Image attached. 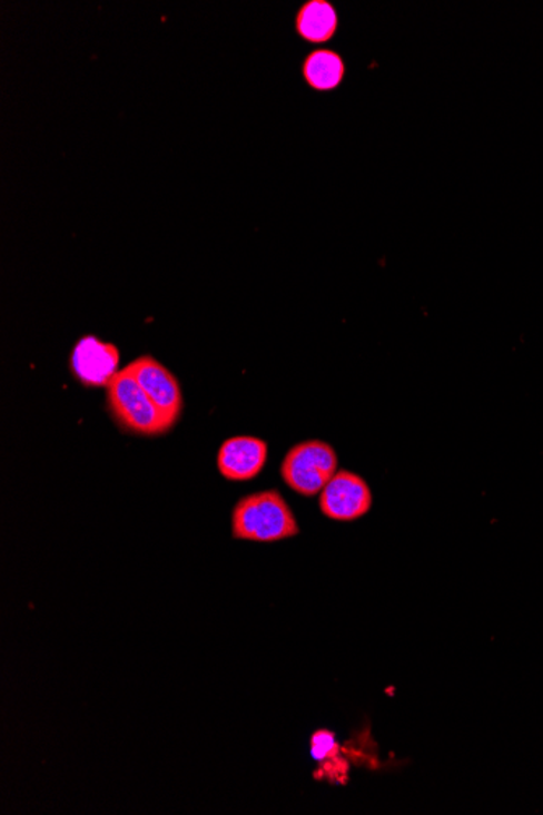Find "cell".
<instances>
[{
  "label": "cell",
  "mask_w": 543,
  "mask_h": 815,
  "mask_svg": "<svg viewBox=\"0 0 543 815\" xmlns=\"http://www.w3.org/2000/svg\"><path fill=\"white\" fill-rule=\"evenodd\" d=\"M231 526L236 539L253 542L284 541L299 532L292 508L277 490L239 500L233 510Z\"/></svg>",
  "instance_id": "1"
},
{
  "label": "cell",
  "mask_w": 543,
  "mask_h": 815,
  "mask_svg": "<svg viewBox=\"0 0 543 815\" xmlns=\"http://www.w3.org/2000/svg\"><path fill=\"white\" fill-rule=\"evenodd\" d=\"M106 390L109 414L125 432L160 436L171 430L127 366L112 377Z\"/></svg>",
  "instance_id": "2"
},
{
  "label": "cell",
  "mask_w": 543,
  "mask_h": 815,
  "mask_svg": "<svg viewBox=\"0 0 543 815\" xmlns=\"http://www.w3.org/2000/svg\"><path fill=\"white\" fill-rule=\"evenodd\" d=\"M284 482L303 497H314L337 474V454L330 444L312 440L296 444L280 468Z\"/></svg>",
  "instance_id": "3"
},
{
  "label": "cell",
  "mask_w": 543,
  "mask_h": 815,
  "mask_svg": "<svg viewBox=\"0 0 543 815\" xmlns=\"http://www.w3.org/2000/svg\"><path fill=\"white\" fill-rule=\"evenodd\" d=\"M155 408L167 420L169 429L176 425L182 412V393L179 381L154 356L144 355L127 365Z\"/></svg>",
  "instance_id": "4"
},
{
  "label": "cell",
  "mask_w": 543,
  "mask_h": 815,
  "mask_svg": "<svg viewBox=\"0 0 543 815\" xmlns=\"http://www.w3.org/2000/svg\"><path fill=\"white\" fill-rule=\"evenodd\" d=\"M372 504L368 483L354 472H337L320 492V511L335 521L358 520L368 513Z\"/></svg>",
  "instance_id": "5"
},
{
  "label": "cell",
  "mask_w": 543,
  "mask_h": 815,
  "mask_svg": "<svg viewBox=\"0 0 543 815\" xmlns=\"http://www.w3.org/2000/svg\"><path fill=\"white\" fill-rule=\"evenodd\" d=\"M70 370L83 386L108 387L112 377L121 372L118 347L93 335H87L73 347Z\"/></svg>",
  "instance_id": "6"
},
{
  "label": "cell",
  "mask_w": 543,
  "mask_h": 815,
  "mask_svg": "<svg viewBox=\"0 0 543 815\" xmlns=\"http://www.w3.org/2000/svg\"><path fill=\"white\" fill-rule=\"evenodd\" d=\"M267 462V443L256 436H233L218 451L217 465L228 481H251Z\"/></svg>",
  "instance_id": "7"
},
{
  "label": "cell",
  "mask_w": 543,
  "mask_h": 815,
  "mask_svg": "<svg viewBox=\"0 0 543 815\" xmlns=\"http://www.w3.org/2000/svg\"><path fill=\"white\" fill-rule=\"evenodd\" d=\"M295 30L303 41L324 45L338 30V13L329 0H308L295 17Z\"/></svg>",
  "instance_id": "8"
},
{
  "label": "cell",
  "mask_w": 543,
  "mask_h": 815,
  "mask_svg": "<svg viewBox=\"0 0 543 815\" xmlns=\"http://www.w3.org/2000/svg\"><path fill=\"white\" fill-rule=\"evenodd\" d=\"M344 59L333 49H314L303 61L305 82L316 91H330L340 87L345 79Z\"/></svg>",
  "instance_id": "9"
},
{
  "label": "cell",
  "mask_w": 543,
  "mask_h": 815,
  "mask_svg": "<svg viewBox=\"0 0 543 815\" xmlns=\"http://www.w3.org/2000/svg\"><path fill=\"white\" fill-rule=\"evenodd\" d=\"M312 746L313 757L316 758V760H324V758H327L329 755L335 753L337 744H335L333 733L319 731L314 734Z\"/></svg>",
  "instance_id": "10"
}]
</instances>
